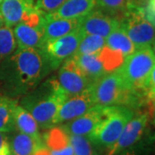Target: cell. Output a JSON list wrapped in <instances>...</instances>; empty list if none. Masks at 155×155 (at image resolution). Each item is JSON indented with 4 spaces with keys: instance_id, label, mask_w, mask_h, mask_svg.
<instances>
[{
    "instance_id": "cell-1",
    "label": "cell",
    "mask_w": 155,
    "mask_h": 155,
    "mask_svg": "<svg viewBox=\"0 0 155 155\" xmlns=\"http://www.w3.org/2000/svg\"><path fill=\"white\" fill-rule=\"evenodd\" d=\"M53 68L40 48H17L0 63L2 95L17 97L33 90Z\"/></svg>"
},
{
    "instance_id": "cell-2",
    "label": "cell",
    "mask_w": 155,
    "mask_h": 155,
    "mask_svg": "<svg viewBox=\"0 0 155 155\" xmlns=\"http://www.w3.org/2000/svg\"><path fill=\"white\" fill-rule=\"evenodd\" d=\"M68 96L54 78H48L24 95L20 105L32 115L41 129L54 126V119Z\"/></svg>"
},
{
    "instance_id": "cell-3",
    "label": "cell",
    "mask_w": 155,
    "mask_h": 155,
    "mask_svg": "<svg viewBox=\"0 0 155 155\" xmlns=\"http://www.w3.org/2000/svg\"><path fill=\"white\" fill-rule=\"evenodd\" d=\"M96 105L125 106L127 108L140 106L147 95L134 92L127 88L118 70L100 78L91 85Z\"/></svg>"
},
{
    "instance_id": "cell-4",
    "label": "cell",
    "mask_w": 155,
    "mask_h": 155,
    "mask_svg": "<svg viewBox=\"0 0 155 155\" xmlns=\"http://www.w3.org/2000/svg\"><path fill=\"white\" fill-rule=\"evenodd\" d=\"M155 67V55L151 46L137 48L127 55L117 70L129 90L147 95L150 75Z\"/></svg>"
},
{
    "instance_id": "cell-5",
    "label": "cell",
    "mask_w": 155,
    "mask_h": 155,
    "mask_svg": "<svg viewBox=\"0 0 155 155\" xmlns=\"http://www.w3.org/2000/svg\"><path fill=\"white\" fill-rule=\"evenodd\" d=\"M134 116V111L125 106H107L106 114L88 137L95 145L111 147L122 134L124 127Z\"/></svg>"
},
{
    "instance_id": "cell-6",
    "label": "cell",
    "mask_w": 155,
    "mask_h": 155,
    "mask_svg": "<svg viewBox=\"0 0 155 155\" xmlns=\"http://www.w3.org/2000/svg\"><path fill=\"white\" fill-rule=\"evenodd\" d=\"M120 22L136 49L151 46L154 41L155 27L145 17L143 7L134 3Z\"/></svg>"
},
{
    "instance_id": "cell-7",
    "label": "cell",
    "mask_w": 155,
    "mask_h": 155,
    "mask_svg": "<svg viewBox=\"0 0 155 155\" xmlns=\"http://www.w3.org/2000/svg\"><path fill=\"white\" fill-rule=\"evenodd\" d=\"M44 13L36 8L27 17L13 27V34L17 48H41L44 43L43 38Z\"/></svg>"
},
{
    "instance_id": "cell-8",
    "label": "cell",
    "mask_w": 155,
    "mask_h": 155,
    "mask_svg": "<svg viewBox=\"0 0 155 155\" xmlns=\"http://www.w3.org/2000/svg\"><path fill=\"white\" fill-rule=\"evenodd\" d=\"M82 37L83 35L78 28L66 35L46 41L40 49L47 56L53 70H55L76 53Z\"/></svg>"
},
{
    "instance_id": "cell-9",
    "label": "cell",
    "mask_w": 155,
    "mask_h": 155,
    "mask_svg": "<svg viewBox=\"0 0 155 155\" xmlns=\"http://www.w3.org/2000/svg\"><path fill=\"white\" fill-rule=\"evenodd\" d=\"M56 79L68 97L81 93L92 84L73 57L62 63Z\"/></svg>"
},
{
    "instance_id": "cell-10",
    "label": "cell",
    "mask_w": 155,
    "mask_h": 155,
    "mask_svg": "<svg viewBox=\"0 0 155 155\" xmlns=\"http://www.w3.org/2000/svg\"><path fill=\"white\" fill-rule=\"evenodd\" d=\"M95 101L91 86L81 93L68 97L62 104L54 119V126L72 121L84 115L95 106Z\"/></svg>"
},
{
    "instance_id": "cell-11",
    "label": "cell",
    "mask_w": 155,
    "mask_h": 155,
    "mask_svg": "<svg viewBox=\"0 0 155 155\" xmlns=\"http://www.w3.org/2000/svg\"><path fill=\"white\" fill-rule=\"evenodd\" d=\"M149 120L147 113H141L127 122L115 144L109 148L107 155H117L137 143L143 135Z\"/></svg>"
},
{
    "instance_id": "cell-12",
    "label": "cell",
    "mask_w": 155,
    "mask_h": 155,
    "mask_svg": "<svg viewBox=\"0 0 155 155\" xmlns=\"http://www.w3.org/2000/svg\"><path fill=\"white\" fill-rule=\"evenodd\" d=\"M120 24V20L107 15L98 9L92 10L87 15L81 17L78 28L83 35H98L106 38Z\"/></svg>"
},
{
    "instance_id": "cell-13",
    "label": "cell",
    "mask_w": 155,
    "mask_h": 155,
    "mask_svg": "<svg viewBox=\"0 0 155 155\" xmlns=\"http://www.w3.org/2000/svg\"><path fill=\"white\" fill-rule=\"evenodd\" d=\"M106 107L107 106H93L84 115L66 122V124L62 127L68 134L88 136L94 131L95 128L98 126L105 116Z\"/></svg>"
},
{
    "instance_id": "cell-14",
    "label": "cell",
    "mask_w": 155,
    "mask_h": 155,
    "mask_svg": "<svg viewBox=\"0 0 155 155\" xmlns=\"http://www.w3.org/2000/svg\"><path fill=\"white\" fill-rule=\"evenodd\" d=\"M35 0H3L0 3V13L5 25L10 28L22 22L35 9Z\"/></svg>"
},
{
    "instance_id": "cell-15",
    "label": "cell",
    "mask_w": 155,
    "mask_h": 155,
    "mask_svg": "<svg viewBox=\"0 0 155 155\" xmlns=\"http://www.w3.org/2000/svg\"><path fill=\"white\" fill-rule=\"evenodd\" d=\"M79 22L80 18H60L44 13L42 23L44 43L48 41L59 38L76 30L79 27Z\"/></svg>"
},
{
    "instance_id": "cell-16",
    "label": "cell",
    "mask_w": 155,
    "mask_h": 155,
    "mask_svg": "<svg viewBox=\"0 0 155 155\" xmlns=\"http://www.w3.org/2000/svg\"><path fill=\"white\" fill-rule=\"evenodd\" d=\"M95 7L96 0H66L57 11L48 14L60 18H81L94 10Z\"/></svg>"
},
{
    "instance_id": "cell-17",
    "label": "cell",
    "mask_w": 155,
    "mask_h": 155,
    "mask_svg": "<svg viewBox=\"0 0 155 155\" xmlns=\"http://www.w3.org/2000/svg\"><path fill=\"white\" fill-rule=\"evenodd\" d=\"M72 57H73L78 67L81 68V70L92 84L100 78L108 74L103 62L100 60L98 52L89 54L72 55Z\"/></svg>"
},
{
    "instance_id": "cell-18",
    "label": "cell",
    "mask_w": 155,
    "mask_h": 155,
    "mask_svg": "<svg viewBox=\"0 0 155 155\" xmlns=\"http://www.w3.org/2000/svg\"><path fill=\"white\" fill-rule=\"evenodd\" d=\"M15 126L19 132L28 134L37 140L43 141L40 134L38 123L32 115L20 104H17L15 110Z\"/></svg>"
},
{
    "instance_id": "cell-19",
    "label": "cell",
    "mask_w": 155,
    "mask_h": 155,
    "mask_svg": "<svg viewBox=\"0 0 155 155\" xmlns=\"http://www.w3.org/2000/svg\"><path fill=\"white\" fill-rule=\"evenodd\" d=\"M18 101L0 95V132L11 133L15 130V110Z\"/></svg>"
},
{
    "instance_id": "cell-20",
    "label": "cell",
    "mask_w": 155,
    "mask_h": 155,
    "mask_svg": "<svg viewBox=\"0 0 155 155\" xmlns=\"http://www.w3.org/2000/svg\"><path fill=\"white\" fill-rule=\"evenodd\" d=\"M43 143L21 132L14 134L10 138L11 155H34L37 147Z\"/></svg>"
},
{
    "instance_id": "cell-21",
    "label": "cell",
    "mask_w": 155,
    "mask_h": 155,
    "mask_svg": "<svg viewBox=\"0 0 155 155\" xmlns=\"http://www.w3.org/2000/svg\"><path fill=\"white\" fill-rule=\"evenodd\" d=\"M105 45L111 49L122 53L125 57L131 54L136 50L132 41L121 27V24L106 37Z\"/></svg>"
},
{
    "instance_id": "cell-22",
    "label": "cell",
    "mask_w": 155,
    "mask_h": 155,
    "mask_svg": "<svg viewBox=\"0 0 155 155\" xmlns=\"http://www.w3.org/2000/svg\"><path fill=\"white\" fill-rule=\"evenodd\" d=\"M42 140L47 147L50 150L51 153L61 152L71 146L69 141V134L62 126H54L48 128V131L45 133Z\"/></svg>"
},
{
    "instance_id": "cell-23",
    "label": "cell",
    "mask_w": 155,
    "mask_h": 155,
    "mask_svg": "<svg viewBox=\"0 0 155 155\" xmlns=\"http://www.w3.org/2000/svg\"><path fill=\"white\" fill-rule=\"evenodd\" d=\"M133 4L131 0H96V5L100 11L115 18L119 16L122 18Z\"/></svg>"
},
{
    "instance_id": "cell-24",
    "label": "cell",
    "mask_w": 155,
    "mask_h": 155,
    "mask_svg": "<svg viewBox=\"0 0 155 155\" xmlns=\"http://www.w3.org/2000/svg\"><path fill=\"white\" fill-rule=\"evenodd\" d=\"M105 46V38L98 35H83L76 53L73 55L89 54L99 52Z\"/></svg>"
},
{
    "instance_id": "cell-25",
    "label": "cell",
    "mask_w": 155,
    "mask_h": 155,
    "mask_svg": "<svg viewBox=\"0 0 155 155\" xmlns=\"http://www.w3.org/2000/svg\"><path fill=\"white\" fill-rule=\"evenodd\" d=\"M98 55L108 73L117 70L122 66L126 58L122 53L111 49L106 45L98 52Z\"/></svg>"
},
{
    "instance_id": "cell-26",
    "label": "cell",
    "mask_w": 155,
    "mask_h": 155,
    "mask_svg": "<svg viewBox=\"0 0 155 155\" xmlns=\"http://www.w3.org/2000/svg\"><path fill=\"white\" fill-rule=\"evenodd\" d=\"M17 48L12 28L5 25L0 28V63L13 54Z\"/></svg>"
},
{
    "instance_id": "cell-27",
    "label": "cell",
    "mask_w": 155,
    "mask_h": 155,
    "mask_svg": "<svg viewBox=\"0 0 155 155\" xmlns=\"http://www.w3.org/2000/svg\"><path fill=\"white\" fill-rule=\"evenodd\" d=\"M69 141L74 155H97L93 145L87 135L69 134Z\"/></svg>"
},
{
    "instance_id": "cell-28",
    "label": "cell",
    "mask_w": 155,
    "mask_h": 155,
    "mask_svg": "<svg viewBox=\"0 0 155 155\" xmlns=\"http://www.w3.org/2000/svg\"><path fill=\"white\" fill-rule=\"evenodd\" d=\"M66 0H35V8L45 14L53 13L61 7Z\"/></svg>"
},
{
    "instance_id": "cell-29",
    "label": "cell",
    "mask_w": 155,
    "mask_h": 155,
    "mask_svg": "<svg viewBox=\"0 0 155 155\" xmlns=\"http://www.w3.org/2000/svg\"><path fill=\"white\" fill-rule=\"evenodd\" d=\"M0 155H11L10 138L3 132H0Z\"/></svg>"
},
{
    "instance_id": "cell-30",
    "label": "cell",
    "mask_w": 155,
    "mask_h": 155,
    "mask_svg": "<svg viewBox=\"0 0 155 155\" xmlns=\"http://www.w3.org/2000/svg\"><path fill=\"white\" fill-rule=\"evenodd\" d=\"M147 97L149 102H153L155 100V67L150 75L148 86L147 90Z\"/></svg>"
},
{
    "instance_id": "cell-31",
    "label": "cell",
    "mask_w": 155,
    "mask_h": 155,
    "mask_svg": "<svg viewBox=\"0 0 155 155\" xmlns=\"http://www.w3.org/2000/svg\"><path fill=\"white\" fill-rule=\"evenodd\" d=\"M34 155H52L50 150L47 147V146L43 143V144L40 145L37 149L35 150Z\"/></svg>"
},
{
    "instance_id": "cell-32",
    "label": "cell",
    "mask_w": 155,
    "mask_h": 155,
    "mask_svg": "<svg viewBox=\"0 0 155 155\" xmlns=\"http://www.w3.org/2000/svg\"><path fill=\"white\" fill-rule=\"evenodd\" d=\"M143 11H144L145 17L147 18V20L153 23V25L155 27V11H147L144 10L143 7Z\"/></svg>"
},
{
    "instance_id": "cell-33",
    "label": "cell",
    "mask_w": 155,
    "mask_h": 155,
    "mask_svg": "<svg viewBox=\"0 0 155 155\" xmlns=\"http://www.w3.org/2000/svg\"><path fill=\"white\" fill-rule=\"evenodd\" d=\"M144 10L147 11H155V0H147V5L144 7Z\"/></svg>"
},
{
    "instance_id": "cell-34",
    "label": "cell",
    "mask_w": 155,
    "mask_h": 155,
    "mask_svg": "<svg viewBox=\"0 0 155 155\" xmlns=\"http://www.w3.org/2000/svg\"><path fill=\"white\" fill-rule=\"evenodd\" d=\"M117 155H136L134 152L132 151H127V150H125V151H123L122 153H120L119 154Z\"/></svg>"
},
{
    "instance_id": "cell-35",
    "label": "cell",
    "mask_w": 155,
    "mask_h": 155,
    "mask_svg": "<svg viewBox=\"0 0 155 155\" xmlns=\"http://www.w3.org/2000/svg\"><path fill=\"white\" fill-rule=\"evenodd\" d=\"M153 104V124L155 125V100H153V102H151Z\"/></svg>"
},
{
    "instance_id": "cell-36",
    "label": "cell",
    "mask_w": 155,
    "mask_h": 155,
    "mask_svg": "<svg viewBox=\"0 0 155 155\" xmlns=\"http://www.w3.org/2000/svg\"><path fill=\"white\" fill-rule=\"evenodd\" d=\"M4 26H5V21H4V18L2 17L1 13H0V28H2Z\"/></svg>"
},
{
    "instance_id": "cell-37",
    "label": "cell",
    "mask_w": 155,
    "mask_h": 155,
    "mask_svg": "<svg viewBox=\"0 0 155 155\" xmlns=\"http://www.w3.org/2000/svg\"><path fill=\"white\" fill-rule=\"evenodd\" d=\"M151 48H152V50H153V54H154L155 55V40L152 43V45H151Z\"/></svg>"
},
{
    "instance_id": "cell-38",
    "label": "cell",
    "mask_w": 155,
    "mask_h": 155,
    "mask_svg": "<svg viewBox=\"0 0 155 155\" xmlns=\"http://www.w3.org/2000/svg\"><path fill=\"white\" fill-rule=\"evenodd\" d=\"M133 3H134V2H140V1H144V0H131ZM135 4V3H134Z\"/></svg>"
},
{
    "instance_id": "cell-39",
    "label": "cell",
    "mask_w": 155,
    "mask_h": 155,
    "mask_svg": "<svg viewBox=\"0 0 155 155\" xmlns=\"http://www.w3.org/2000/svg\"><path fill=\"white\" fill-rule=\"evenodd\" d=\"M0 95H2V93H1V90H0Z\"/></svg>"
},
{
    "instance_id": "cell-40",
    "label": "cell",
    "mask_w": 155,
    "mask_h": 155,
    "mask_svg": "<svg viewBox=\"0 0 155 155\" xmlns=\"http://www.w3.org/2000/svg\"><path fill=\"white\" fill-rule=\"evenodd\" d=\"M2 1H3V0H0V3H1V2H2Z\"/></svg>"
}]
</instances>
